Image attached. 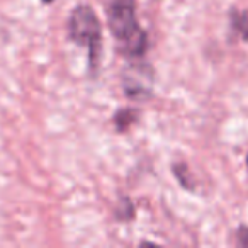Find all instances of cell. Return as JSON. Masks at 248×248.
Wrapping results in <instances>:
<instances>
[{
    "instance_id": "6da1fadb",
    "label": "cell",
    "mask_w": 248,
    "mask_h": 248,
    "mask_svg": "<svg viewBox=\"0 0 248 248\" xmlns=\"http://www.w3.org/2000/svg\"><path fill=\"white\" fill-rule=\"evenodd\" d=\"M106 16L119 51L129 60L143 58L148 49V36L136 19L135 0H107Z\"/></svg>"
},
{
    "instance_id": "7a4b0ae2",
    "label": "cell",
    "mask_w": 248,
    "mask_h": 248,
    "mask_svg": "<svg viewBox=\"0 0 248 248\" xmlns=\"http://www.w3.org/2000/svg\"><path fill=\"white\" fill-rule=\"evenodd\" d=\"M68 38L89 49V68L97 72L102 53V24L90 5H77L68 17Z\"/></svg>"
},
{
    "instance_id": "3957f363",
    "label": "cell",
    "mask_w": 248,
    "mask_h": 248,
    "mask_svg": "<svg viewBox=\"0 0 248 248\" xmlns=\"http://www.w3.org/2000/svg\"><path fill=\"white\" fill-rule=\"evenodd\" d=\"M123 89L133 99H148L153 89V70L146 63H135L123 75Z\"/></svg>"
},
{
    "instance_id": "277c9868",
    "label": "cell",
    "mask_w": 248,
    "mask_h": 248,
    "mask_svg": "<svg viewBox=\"0 0 248 248\" xmlns=\"http://www.w3.org/2000/svg\"><path fill=\"white\" fill-rule=\"evenodd\" d=\"M136 119H138V110H135V109H121V110H117L116 116H114L116 129L119 133L128 131L133 124L136 123Z\"/></svg>"
},
{
    "instance_id": "5b68a950",
    "label": "cell",
    "mask_w": 248,
    "mask_h": 248,
    "mask_svg": "<svg viewBox=\"0 0 248 248\" xmlns=\"http://www.w3.org/2000/svg\"><path fill=\"white\" fill-rule=\"evenodd\" d=\"M231 29H233L236 34L241 36V39H248V11L238 12L231 11Z\"/></svg>"
},
{
    "instance_id": "8992f818",
    "label": "cell",
    "mask_w": 248,
    "mask_h": 248,
    "mask_svg": "<svg viewBox=\"0 0 248 248\" xmlns=\"http://www.w3.org/2000/svg\"><path fill=\"white\" fill-rule=\"evenodd\" d=\"M43 4H51V2H55V0H41Z\"/></svg>"
},
{
    "instance_id": "52a82bcc",
    "label": "cell",
    "mask_w": 248,
    "mask_h": 248,
    "mask_svg": "<svg viewBox=\"0 0 248 248\" xmlns=\"http://www.w3.org/2000/svg\"><path fill=\"white\" fill-rule=\"evenodd\" d=\"M247 163H248V156H247Z\"/></svg>"
}]
</instances>
